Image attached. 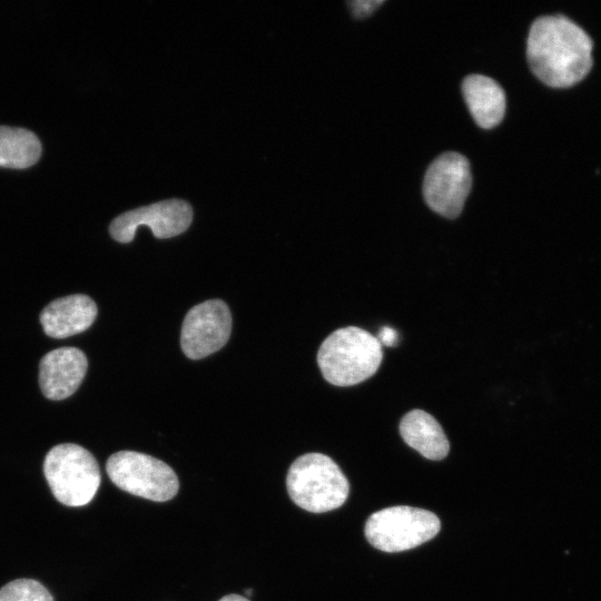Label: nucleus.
I'll list each match as a JSON object with an SVG mask.
<instances>
[{
    "instance_id": "nucleus-16",
    "label": "nucleus",
    "mask_w": 601,
    "mask_h": 601,
    "mask_svg": "<svg viewBox=\"0 0 601 601\" xmlns=\"http://www.w3.org/2000/svg\"><path fill=\"white\" fill-rule=\"evenodd\" d=\"M384 1L382 0H354L349 1L348 6L354 17L366 18L371 16Z\"/></svg>"
},
{
    "instance_id": "nucleus-1",
    "label": "nucleus",
    "mask_w": 601,
    "mask_h": 601,
    "mask_svg": "<svg viewBox=\"0 0 601 601\" xmlns=\"http://www.w3.org/2000/svg\"><path fill=\"white\" fill-rule=\"evenodd\" d=\"M592 41L563 16L538 18L531 26L526 55L533 73L554 88L573 86L592 66Z\"/></svg>"
},
{
    "instance_id": "nucleus-5",
    "label": "nucleus",
    "mask_w": 601,
    "mask_h": 601,
    "mask_svg": "<svg viewBox=\"0 0 601 601\" xmlns=\"http://www.w3.org/2000/svg\"><path fill=\"white\" fill-rule=\"evenodd\" d=\"M441 529L432 512L406 505L383 509L366 521L367 541L383 552H402L433 539Z\"/></svg>"
},
{
    "instance_id": "nucleus-18",
    "label": "nucleus",
    "mask_w": 601,
    "mask_h": 601,
    "mask_svg": "<svg viewBox=\"0 0 601 601\" xmlns=\"http://www.w3.org/2000/svg\"><path fill=\"white\" fill-rule=\"evenodd\" d=\"M219 601H249V600L238 594H228V595L223 597Z\"/></svg>"
},
{
    "instance_id": "nucleus-6",
    "label": "nucleus",
    "mask_w": 601,
    "mask_h": 601,
    "mask_svg": "<svg viewBox=\"0 0 601 601\" xmlns=\"http://www.w3.org/2000/svg\"><path fill=\"white\" fill-rule=\"evenodd\" d=\"M106 471L120 490L155 502L173 499L179 489L178 477L167 463L140 452L114 453Z\"/></svg>"
},
{
    "instance_id": "nucleus-7",
    "label": "nucleus",
    "mask_w": 601,
    "mask_h": 601,
    "mask_svg": "<svg viewBox=\"0 0 601 601\" xmlns=\"http://www.w3.org/2000/svg\"><path fill=\"white\" fill-rule=\"evenodd\" d=\"M472 187L471 166L463 155H440L427 168L423 195L428 207L446 217H457Z\"/></svg>"
},
{
    "instance_id": "nucleus-9",
    "label": "nucleus",
    "mask_w": 601,
    "mask_h": 601,
    "mask_svg": "<svg viewBox=\"0 0 601 601\" xmlns=\"http://www.w3.org/2000/svg\"><path fill=\"white\" fill-rule=\"evenodd\" d=\"M193 220L191 206L180 199H168L126 211L110 226L111 237L130 243L139 226H148L157 238H170L184 233Z\"/></svg>"
},
{
    "instance_id": "nucleus-14",
    "label": "nucleus",
    "mask_w": 601,
    "mask_h": 601,
    "mask_svg": "<svg viewBox=\"0 0 601 601\" xmlns=\"http://www.w3.org/2000/svg\"><path fill=\"white\" fill-rule=\"evenodd\" d=\"M41 156L38 137L24 128L0 126V166L23 169L35 165Z\"/></svg>"
},
{
    "instance_id": "nucleus-19",
    "label": "nucleus",
    "mask_w": 601,
    "mask_h": 601,
    "mask_svg": "<svg viewBox=\"0 0 601 601\" xmlns=\"http://www.w3.org/2000/svg\"><path fill=\"white\" fill-rule=\"evenodd\" d=\"M245 593H246V595H252L253 589H247V590L245 591Z\"/></svg>"
},
{
    "instance_id": "nucleus-17",
    "label": "nucleus",
    "mask_w": 601,
    "mask_h": 601,
    "mask_svg": "<svg viewBox=\"0 0 601 601\" xmlns=\"http://www.w3.org/2000/svg\"><path fill=\"white\" fill-rule=\"evenodd\" d=\"M397 332L394 328L384 326L381 328L377 339L382 346H394L397 342Z\"/></svg>"
},
{
    "instance_id": "nucleus-3",
    "label": "nucleus",
    "mask_w": 601,
    "mask_h": 601,
    "mask_svg": "<svg viewBox=\"0 0 601 601\" xmlns=\"http://www.w3.org/2000/svg\"><path fill=\"white\" fill-rule=\"evenodd\" d=\"M286 486L292 501L313 513L339 508L349 492L342 470L329 456L321 453L297 457L288 469Z\"/></svg>"
},
{
    "instance_id": "nucleus-8",
    "label": "nucleus",
    "mask_w": 601,
    "mask_h": 601,
    "mask_svg": "<svg viewBox=\"0 0 601 601\" xmlns=\"http://www.w3.org/2000/svg\"><path fill=\"white\" fill-rule=\"evenodd\" d=\"M231 332V315L220 299L203 302L188 311L180 333L184 354L190 359L204 358L220 349Z\"/></svg>"
},
{
    "instance_id": "nucleus-10",
    "label": "nucleus",
    "mask_w": 601,
    "mask_h": 601,
    "mask_svg": "<svg viewBox=\"0 0 601 601\" xmlns=\"http://www.w3.org/2000/svg\"><path fill=\"white\" fill-rule=\"evenodd\" d=\"M87 367V357L77 347H60L47 353L39 364L42 394L53 401L71 396L80 386Z\"/></svg>"
},
{
    "instance_id": "nucleus-4",
    "label": "nucleus",
    "mask_w": 601,
    "mask_h": 601,
    "mask_svg": "<svg viewBox=\"0 0 601 601\" xmlns=\"http://www.w3.org/2000/svg\"><path fill=\"white\" fill-rule=\"evenodd\" d=\"M43 473L53 496L72 508L88 504L101 480L95 456L73 443L53 446L45 457Z\"/></svg>"
},
{
    "instance_id": "nucleus-15",
    "label": "nucleus",
    "mask_w": 601,
    "mask_h": 601,
    "mask_svg": "<svg viewBox=\"0 0 601 601\" xmlns=\"http://www.w3.org/2000/svg\"><path fill=\"white\" fill-rule=\"evenodd\" d=\"M0 601H53V598L39 581L17 579L0 588Z\"/></svg>"
},
{
    "instance_id": "nucleus-2",
    "label": "nucleus",
    "mask_w": 601,
    "mask_h": 601,
    "mask_svg": "<svg viewBox=\"0 0 601 601\" xmlns=\"http://www.w3.org/2000/svg\"><path fill=\"white\" fill-rule=\"evenodd\" d=\"M382 359L383 349L377 337L356 326L334 331L317 353L324 378L336 386H352L370 378Z\"/></svg>"
},
{
    "instance_id": "nucleus-11",
    "label": "nucleus",
    "mask_w": 601,
    "mask_h": 601,
    "mask_svg": "<svg viewBox=\"0 0 601 601\" xmlns=\"http://www.w3.org/2000/svg\"><path fill=\"white\" fill-rule=\"evenodd\" d=\"M96 317L93 299L83 294H75L48 304L40 314V323L48 336L65 338L89 328Z\"/></svg>"
},
{
    "instance_id": "nucleus-12",
    "label": "nucleus",
    "mask_w": 601,
    "mask_h": 601,
    "mask_svg": "<svg viewBox=\"0 0 601 601\" xmlns=\"http://www.w3.org/2000/svg\"><path fill=\"white\" fill-rule=\"evenodd\" d=\"M462 92L473 119L481 128L490 129L502 121L506 100L495 80L483 75H470L462 82Z\"/></svg>"
},
{
    "instance_id": "nucleus-13",
    "label": "nucleus",
    "mask_w": 601,
    "mask_h": 601,
    "mask_svg": "<svg viewBox=\"0 0 601 601\" xmlns=\"http://www.w3.org/2000/svg\"><path fill=\"white\" fill-rule=\"evenodd\" d=\"M404 442L428 460L440 461L450 451L449 440L440 423L427 412L413 410L400 423Z\"/></svg>"
}]
</instances>
